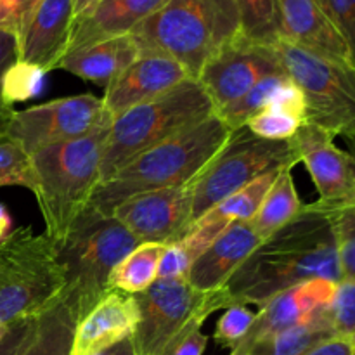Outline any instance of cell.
<instances>
[{
    "mask_svg": "<svg viewBox=\"0 0 355 355\" xmlns=\"http://www.w3.org/2000/svg\"><path fill=\"white\" fill-rule=\"evenodd\" d=\"M312 279L342 281L331 215L315 201L304 205L293 220L260 241L224 290L234 304L262 307L281 291Z\"/></svg>",
    "mask_w": 355,
    "mask_h": 355,
    "instance_id": "cell-1",
    "label": "cell"
},
{
    "mask_svg": "<svg viewBox=\"0 0 355 355\" xmlns=\"http://www.w3.org/2000/svg\"><path fill=\"white\" fill-rule=\"evenodd\" d=\"M231 134V128L211 114L196 127L144 151L101 182L89 207L111 215L128 198L191 182L224 148Z\"/></svg>",
    "mask_w": 355,
    "mask_h": 355,
    "instance_id": "cell-2",
    "label": "cell"
},
{
    "mask_svg": "<svg viewBox=\"0 0 355 355\" xmlns=\"http://www.w3.org/2000/svg\"><path fill=\"white\" fill-rule=\"evenodd\" d=\"M111 120L106 118L85 137L49 146L30 156L35 198L45 234L59 245L92 200L101 184V165Z\"/></svg>",
    "mask_w": 355,
    "mask_h": 355,
    "instance_id": "cell-3",
    "label": "cell"
},
{
    "mask_svg": "<svg viewBox=\"0 0 355 355\" xmlns=\"http://www.w3.org/2000/svg\"><path fill=\"white\" fill-rule=\"evenodd\" d=\"M130 35L141 54L168 55L198 80L215 54L241 37V16L234 0H168Z\"/></svg>",
    "mask_w": 355,
    "mask_h": 355,
    "instance_id": "cell-4",
    "label": "cell"
},
{
    "mask_svg": "<svg viewBox=\"0 0 355 355\" xmlns=\"http://www.w3.org/2000/svg\"><path fill=\"white\" fill-rule=\"evenodd\" d=\"M55 246L64 276L61 300L82 321L110 293L111 272L139 241L113 215L87 207Z\"/></svg>",
    "mask_w": 355,
    "mask_h": 355,
    "instance_id": "cell-5",
    "label": "cell"
},
{
    "mask_svg": "<svg viewBox=\"0 0 355 355\" xmlns=\"http://www.w3.org/2000/svg\"><path fill=\"white\" fill-rule=\"evenodd\" d=\"M211 114L215 107L210 97L193 78L118 114L107 132L101 182H106L144 151L196 127Z\"/></svg>",
    "mask_w": 355,
    "mask_h": 355,
    "instance_id": "cell-6",
    "label": "cell"
},
{
    "mask_svg": "<svg viewBox=\"0 0 355 355\" xmlns=\"http://www.w3.org/2000/svg\"><path fill=\"white\" fill-rule=\"evenodd\" d=\"M64 276L58 246L33 227H17L0 241V324L37 318L61 298Z\"/></svg>",
    "mask_w": 355,
    "mask_h": 355,
    "instance_id": "cell-7",
    "label": "cell"
},
{
    "mask_svg": "<svg viewBox=\"0 0 355 355\" xmlns=\"http://www.w3.org/2000/svg\"><path fill=\"white\" fill-rule=\"evenodd\" d=\"M298 155L293 142L267 141L246 127L232 132L224 148L194 180L193 224L220 201L269 172L291 168Z\"/></svg>",
    "mask_w": 355,
    "mask_h": 355,
    "instance_id": "cell-8",
    "label": "cell"
},
{
    "mask_svg": "<svg viewBox=\"0 0 355 355\" xmlns=\"http://www.w3.org/2000/svg\"><path fill=\"white\" fill-rule=\"evenodd\" d=\"M139 322L132 335L137 355H159L166 343L191 324H203L214 312L234 305L225 290L201 291L184 276L158 277L134 295Z\"/></svg>",
    "mask_w": 355,
    "mask_h": 355,
    "instance_id": "cell-9",
    "label": "cell"
},
{
    "mask_svg": "<svg viewBox=\"0 0 355 355\" xmlns=\"http://www.w3.org/2000/svg\"><path fill=\"white\" fill-rule=\"evenodd\" d=\"M272 49L284 73L304 92L309 123L335 137L355 135V69L312 54L284 38Z\"/></svg>",
    "mask_w": 355,
    "mask_h": 355,
    "instance_id": "cell-10",
    "label": "cell"
},
{
    "mask_svg": "<svg viewBox=\"0 0 355 355\" xmlns=\"http://www.w3.org/2000/svg\"><path fill=\"white\" fill-rule=\"evenodd\" d=\"M106 118L103 99L82 94L14 111L6 134L31 156L49 146L85 137Z\"/></svg>",
    "mask_w": 355,
    "mask_h": 355,
    "instance_id": "cell-11",
    "label": "cell"
},
{
    "mask_svg": "<svg viewBox=\"0 0 355 355\" xmlns=\"http://www.w3.org/2000/svg\"><path fill=\"white\" fill-rule=\"evenodd\" d=\"M279 73L284 69L272 45L255 44L241 35L205 64L198 82L217 113L241 99L262 78Z\"/></svg>",
    "mask_w": 355,
    "mask_h": 355,
    "instance_id": "cell-12",
    "label": "cell"
},
{
    "mask_svg": "<svg viewBox=\"0 0 355 355\" xmlns=\"http://www.w3.org/2000/svg\"><path fill=\"white\" fill-rule=\"evenodd\" d=\"M194 180L128 198L111 215L137 239L139 245H172L182 239L193 225Z\"/></svg>",
    "mask_w": 355,
    "mask_h": 355,
    "instance_id": "cell-13",
    "label": "cell"
},
{
    "mask_svg": "<svg viewBox=\"0 0 355 355\" xmlns=\"http://www.w3.org/2000/svg\"><path fill=\"white\" fill-rule=\"evenodd\" d=\"M298 162L311 173L321 207H338L355 201V170L349 153L335 144V135L305 121L291 137Z\"/></svg>",
    "mask_w": 355,
    "mask_h": 355,
    "instance_id": "cell-14",
    "label": "cell"
},
{
    "mask_svg": "<svg viewBox=\"0 0 355 355\" xmlns=\"http://www.w3.org/2000/svg\"><path fill=\"white\" fill-rule=\"evenodd\" d=\"M335 291L336 283L328 279H312L281 291L260 307L252 329L236 350L246 354V350L257 342L274 338L307 324L329 307Z\"/></svg>",
    "mask_w": 355,
    "mask_h": 355,
    "instance_id": "cell-15",
    "label": "cell"
},
{
    "mask_svg": "<svg viewBox=\"0 0 355 355\" xmlns=\"http://www.w3.org/2000/svg\"><path fill=\"white\" fill-rule=\"evenodd\" d=\"M75 23L73 0H42L21 30L17 61L42 73L58 69Z\"/></svg>",
    "mask_w": 355,
    "mask_h": 355,
    "instance_id": "cell-16",
    "label": "cell"
},
{
    "mask_svg": "<svg viewBox=\"0 0 355 355\" xmlns=\"http://www.w3.org/2000/svg\"><path fill=\"white\" fill-rule=\"evenodd\" d=\"M191 78L186 69L172 58L142 52L139 58L106 87L103 104L111 118L130 107L168 92L184 80Z\"/></svg>",
    "mask_w": 355,
    "mask_h": 355,
    "instance_id": "cell-17",
    "label": "cell"
},
{
    "mask_svg": "<svg viewBox=\"0 0 355 355\" xmlns=\"http://www.w3.org/2000/svg\"><path fill=\"white\" fill-rule=\"evenodd\" d=\"M277 6L284 40L336 64L354 68L347 42L322 0H277Z\"/></svg>",
    "mask_w": 355,
    "mask_h": 355,
    "instance_id": "cell-18",
    "label": "cell"
},
{
    "mask_svg": "<svg viewBox=\"0 0 355 355\" xmlns=\"http://www.w3.org/2000/svg\"><path fill=\"white\" fill-rule=\"evenodd\" d=\"M139 322L134 295L111 290L82 321L73 338L71 355H96L130 338Z\"/></svg>",
    "mask_w": 355,
    "mask_h": 355,
    "instance_id": "cell-19",
    "label": "cell"
},
{
    "mask_svg": "<svg viewBox=\"0 0 355 355\" xmlns=\"http://www.w3.org/2000/svg\"><path fill=\"white\" fill-rule=\"evenodd\" d=\"M166 2L168 0H99L82 16L75 17L68 52L130 35Z\"/></svg>",
    "mask_w": 355,
    "mask_h": 355,
    "instance_id": "cell-20",
    "label": "cell"
},
{
    "mask_svg": "<svg viewBox=\"0 0 355 355\" xmlns=\"http://www.w3.org/2000/svg\"><path fill=\"white\" fill-rule=\"evenodd\" d=\"M260 241L250 222H234L194 260L184 277L201 291L222 290Z\"/></svg>",
    "mask_w": 355,
    "mask_h": 355,
    "instance_id": "cell-21",
    "label": "cell"
},
{
    "mask_svg": "<svg viewBox=\"0 0 355 355\" xmlns=\"http://www.w3.org/2000/svg\"><path fill=\"white\" fill-rule=\"evenodd\" d=\"M139 54L141 51L137 42L132 35H123L68 52L59 61L58 68L106 89L139 58Z\"/></svg>",
    "mask_w": 355,
    "mask_h": 355,
    "instance_id": "cell-22",
    "label": "cell"
},
{
    "mask_svg": "<svg viewBox=\"0 0 355 355\" xmlns=\"http://www.w3.org/2000/svg\"><path fill=\"white\" fill-rule=\"evenodd\" d=\"M300 198H298L297 187H295L291 168H284L277 173L276 180L270 186L269 193L263 198L259 211L250 220L253 231L260 239H267L283 229L288 222L293 220L302 211Z\"/></svg>",
    "mask_w": 355,
    "mask_h": 355,
    "instance_id": "cell-23",
    "label": "cell"
},
{
    "mask_svg": "<svg viewBox=\"0 0 355 355\" xmlns=\"http://www.w3.org/2000/svg\"><path fill=\"white\" fill-rule=\"evenodd\" d=\"M76 324L73 312L59 298L37 315L33 338L21 355H71Z\"/></svg>",
    "mask_w": 355,
    "mask_h": 355,
    "instance_id": "cell-24",
    "label": "cell"
},
{
    "mask_svg": "<svg viewBox=\"0 0 355 355\" xmlns=\"http://www.w3.org/2000/svg\"><path fill=\"white\" fill-rule=\"evenodd\" d=\"M165 248L166 246L159 243H142L132 250L111 272V290L128 295H137L148 290L158 279L159 262Z\"/></svg>",
    "mask_w": 355,
    "mask_h": 355,
    "instance_id": "cell-25",
    "label": "cell"
},
{
    "mask_svg": "<svg viewBox=\"0 0 355 355\" xmlns=\"http://www.w3.org/2000/svg\"><path fill=\"white\" fill-rule=\"evenodd\" d=\"M333 336L336 335L329 322L328 312L324 311L300 328H295L274 338L257 342L246 350L245 355H304L312 347Z\"/></svg>",
    "mask_w": 355,
    "mask_h": 355,
    "instance_id": "cell-26",
    "label": "cell"
},
{
    "mask_svg": "<svg viewBox=\"0 0 355 355\" xmlns=\"http://www.w3.org/2000/svg\"><path fill=\"white\" fill-rule=\"evenodd\" d=\"M291 82L290 76L286 73H279V75H270L260 80L253 89H250L241 99L236 103L229 104L224 110L217 111V116L231 128L232 132L239 130V128L246 127L250 120L260 113L266 107L272 106L277 103L283 90L286 89L288 83Z\"/></svg>",
    "mask_w": 355,
    "mask_h": 355,
    "instance_id": "cell-27",
    "label": "cell"
},
{
    "mask_svg": "<svg viewBox=\"0 0 355 355\" xmlns=\"http://www.w3.org/2000/svg\"><path fill=\"white\" fill-rule=\"evenodd\" d=\"M241 16V35L255 44L274 45L283 38L277 0H234Z\"/></svg>",
    "mask_w": 355,
    "mask_h": 355,
    "instance_id": "cell-28",
    "label": "cell"
},
{
    "mask_svg": "<svg viewBox=\"0 0 355 355\" xmlns=\"http://www.w3.org/2000/svg\"><path fill=\"white\" fill-rule=\"evenodd\" d=\"M305 121L307 118L300 111L276 104L257 113L246 123V128L257 137L267 139V141H290Z\"/></svg>",
    "mask_w": 355,
    "mask_h": 355,
    "instance_id": "cell-29",
    "label": "cell"
},
{
    "mask_svg": "<svg viewBox=\"0 0 355 355\" xmlns=\"http://www.w3.org/2000/svg\"><path fill=\"white\" fill-rule=\"evenodd\" d=\"M321 207V205H319ZM329 211L338 246L342 281H355V201L338 207H321Z\"/></svg>",
    "mask_w": 355,
    "mask_h": 355,
    "instance_id": "cell-30",
    "label": "cell"
},
{
    "mask_svg": "<svg viewBox=\"0 0 355 355\" xmlns=\"http://www.w3.org/2000/svg\"><path fill=\"white\" fill-rule=\"evenodd\" d=\"M19 186L35 191L30 155L7 134H0V187Z\"/></svg>",
    "mask_w": 355,
    "mask_h": 355,
    "instance_id": "cell-31",
    "label": "cell"
},
{
    "mask_svg": "<svg viewBox=\"0 0 355 355\" xmlns=\"http://www.w3.org/2000/svg\"><path fill=\"white\" fill-rule=\"evenodd\" d=\"M329 322L336 336H355V281L343 279L336 283L333 302L326 309Z\"/></svg>",
    "mask_w": 355,
    "mask_h": 355,
    "instance_id": "cell-32",
    "label": "cell"
},
{
    "mask_svg": "<svg viewBox=\"0 0 355 355\" xmlns=\"http://www.w3.org/2000/svg\"><path fill=\"white\" fill-rule=\"evenodd\" d=\"M255 321V312L250 311L246 305L234 304L225 309L222 318L218 319L217 328H215V342L225 349L234 350L239 343L245 340L248 331L252 329Z\"/></svg>",
    "mask_w": 355,
    "mask_h": 355,
    "instance_id": "cell-33",
    "label": "cell"
},
{
    "mask_svg": "<svg viewBox=\"0 0 355 355\" xmlns=\"http://www.w3.org/2000/svg\"><path fill=\"white\" fill-rule=\"evenodd\" d=\"M17 51H19V40L14 31L0 28V134H6L9 121L14 114V106L7 103L3 83L9 69L17 62Z\"/></svg>",
    "mask_w": 355,
    "mask_h": 355,
    "instance_id": "cell-34",
    "label": "cell"
},
{
    "mask_svg": "<svg viewBox=\"0 0 355 355\" xmlns=\"http://www.w3.org/2000/svg\"><path fill=\"white\" fill-rule=\"evenodd\" d=\"M44 73L33 66L23 64L17 61L12 68L9 69L3 83V92H6L7 103L14 106L16 101H23L31 97L40 90V80Z\"/></svg>",
    "mask_w": 355,
    "mask_h": 355,
    "instance_id": "cell-35",
    "label": "cell"
},
{
    "mask_svg": "<svg viewBox=\"0 0 355 355\" xmlns=\"http://www.w3.org/2000/svg\"><path fill=\"white\" fill-rule=\"evenodd\" d=\"M322 3L347 42L355 68V0H322Z\"/></svg>",
    "mask_w": 355,
    "mask_h": 355,
    "instance_id": "cell-36",
    "label": "cell"
},
{
    "mask_svg": "<svg viewBox=\"0 0 355 355\" xmlns=\"http://www.w3.org/2000/svg\"><path fill=\"white\" fill-rule=\"evenodd\" d=\"M40 2L42 0H0V28L14 31L19 37L21 30Z\"/></svg>",
    "mask_w": 355,
    "mask_h": 355,
    "instance_id": "cell-37",
    "label": "cell"
},
{
    "mask_svg": "<svg viewBox=\"0 0 355 355\" xmlns=\"http://www.w3.org/2000/svg\"><path fill=\"white\" fill-rule=\"evenodd\" d=\"M203 324H191L173 340L166 343L159 355H203L207 349L208 336L201 331Z\"/></svg>",
    "mask_w": 355,
    "mask_h": 355,
    "instance_id": "cell-38",
    "label": "cell"
},
{
    "mask_svg": "<svg viewBox=\"0 0 355 355\" xmlns=\"http://www.w3.org/2000/svg\"><path fill=\"white\" fill-rule=\"evenodd\" d=\"M35 328H37V318L23 319L9 324L7 333L0 340V355H21L33 338Z\"/></svg>",
    "mask_w": 355,
    "mask_h": 355,
    "instance_id": "cell-39",
    "label": "cell"
},
{
    "mask_svg": "<svg viewBox=\"0 0 355 355\" xmlns=\"http://www.w3.org/2000/svg\"><path fill=\"white\" fill-rule=\"evenodd\" d=\"M304 355H355V340L333 336V338L312 347Z\"/></svg>",
    "mask_w": 355,
    "mask_h": 355,
    "instance_id": "cell-40",
    "label": "cell"
},
{
    "mask_svg": "<svg viewBox=\"0 0 355 355\" xmlns=\"http://www.w3.org/2000/svg\"><path fill=\"white\" fill-rule=\"evenodd\" d=\"M96 355H137V352H135V347L134 343H132V336H130V338L123 340V342L116 343V345H113L111 349L103 350V352Z\"/></svg>",
    "mask_w": 355,
    "mask_h": 355,
    "instance_id": "cell-41",
    "label": "cell"
},
{
    "mask_svg": "<svg viewBox=\"0 0 355 355\" xmlns=\"http://www.w3.org/2000/svg\"><path fill=\"white\" fill-rule=\"evenodd\" d=\"M10 225H12V218H10L7 208L0 205V241L10 232Z\"/></svg>",
    "mask_w": 355,
    "mask_h": 355,
    "instance_id": "cell-42",
    "label": "cell"
},
{
    "mask_svg": "<svg viewBox=\"0 0 355 355\" xmlns=\"http://www.w3.org/2000/svg\"><path fill=\"white\" fill-rule=\"evenodd\" d=\"M97 2H99V0H73V6H75V17L82 16L83 12H87V10Z\"/></svg>",
    "mask_w": 355,
    "mask_h": 355,
    "instance_id": "cell-43",
    "label": "cell"
},
{
    "mask_svg": "<svg viewBox=\"0 0 355 355\" xmlns=\"http://www.w3.org/2000/svg\"><path fill=\"white\" fill-rule=\"evenodd\" d=\"M343 141H345L347 153H349L350 159H352V165L355 170V135H352V137H343Z\"/></svg>",
    "mask_w": 355,
    "mask_h": 355,
    "instance_id": "cell-44",
    "label": "cell"
},
{
    "mask_svg": "<svg viewBox=\"0 0 355 355\" xmlns=\"http://www.w3.org/2000/svg\"><path fill=\"white\" fill-rule=\"evenodd\" d=\"M7 328H9V326H2V324H0V340H2L3 335H6V333H7Z\"/></svg>",
    "mask_w": 355,
    "mask_h": 355,
    "instance_id": "cell-45",
    "label": "cell"
},
{
    "mask_svg": "<svg viewBox=\"0 0 355 355\" xmlns=\"http://www.w3.org/2000/svg\"><path fill=\"white\" fill-rule=\"evenodd\" d=\"M229 355H245V354H243L241 350H236L234 349V350H231V354H229Z\"/></svg>",
    "mask_w": 355,
    "mask_h": 355,
    "instance_id": "cell-46",
    "label": "cell"
},
{
    "mask_svg": "<svg viewBox=\"0 0 355 355\" xmlns=\"http://www.w3.org/2000/svg\"><path fill=\"white\" fill-rule=\"evenodd\" d=\"M354 340H355V336H354Z\"/></svg>",
    "mask_w": 355,
    "mask_h": 355,
    "instance_id": "cell-47",
    "label": "cell"
}]
</instances>
